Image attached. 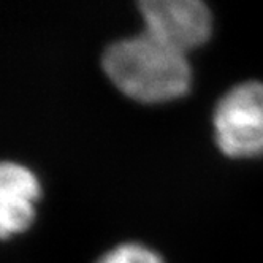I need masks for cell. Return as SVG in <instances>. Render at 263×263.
<instances>
[{
    "instance_id": "cell-2",
    "label": "cell",
    "mask_w": 263,
    "mask_h": 263,
    "mask_svg": "<svg viewBox=\"0 0 263 263\" xmlns=\"http://www.w3.org/2000/svg\"><path fill=\"white\" fill-rule=\"evenodd\" d=\"M214 130L225 156L263 154V84L248 81L225 93L214 111Z\"/></svg>"
},
{
    "instance_id": "cell-5",
    "label": "cell",
    "mask_w": 263,
    "mask_h": 263,
    "mask_svg": "<svg viewBox=\"0 0 263 263\" xmlns=\"http://www.w3.org/2000/svg\"><path fill=\"white\" fill-rule=\"evenodd\" d=\"M97 263H163L162 258L141 244L127 242L106 252Z\"/></svg>"
},
{
    "instance_id": "cell-3",
    "label": "cell",
    "mask_w": 263,
    "mask_h": 263,
    "mask_svg": "<svg viewBox=\"0 0 263 263\" xmlns=\"http://www.w3.org/2000/svg\"><path fill=\"white\" fill-rule=\"evenodd\" d=\"M144 32L187 54L211 35V13L200 0H143Z\"/></svg>"
},
{
    "instance_id": "cell-1",
    "label": "cell",
    "mask_w": 263,
    "mask_h": 263,
    "mask_svg": "<svg viewBox=\"0 0 263 263\" xmlns=\"http://www.w3.org/2000/svg\"><path fill=\"white\" fill-rule=\"evenodd\" d=\"M102 67L122 93L141 103L179 99L191 86V67L185 54L146 32L108 46Z\"/></svg>"
},
{
    "instance_id": "cell-4",
    "label": "cell",
    "mask_w": 263,
    "mask_h": 263,
    "mask_svg": "<svg viewBox=\"0 0 263 263\" xmlns=\"http://www.w3.org/2000/svg\"><path fill=\"white\" fill-rule=\"evenodd\" d=\"M40 195L39 181L26 166L4 162L0 166V235L24 232L33 220V203Z\"/></svg>"
}]
</instances>
